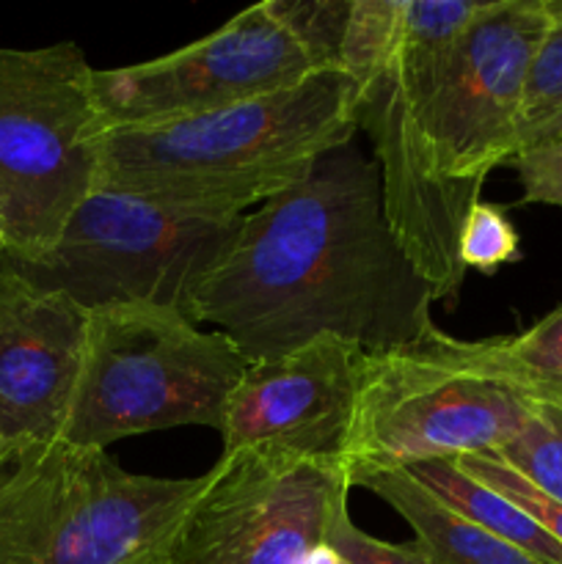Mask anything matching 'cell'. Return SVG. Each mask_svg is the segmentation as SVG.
Masks as SVG:
<instances>
[{"label": "cell", "mask_w": 562, "mask_h": 564, "mask_svg": "<svg viewBox=\"0 0 562 564\" xmlns=\"http://www.w3.org/2000/svg\"><path fill=\"white\" fill-rule=\"evenodd\" d=\"M433 303L386 224L378 163L347 143L242 215L187 314L215 325L253 364L317 336L364 352L411 345L435 328Z\"/></svg>", "instance_id": "1"}, {"label": "cell", "mask_w": 562, "mask_h": 564, "mask_svg": "<svg viewBox=\"0 0 562 564\" xmlns=\"http://www.w3.org/2000/svg\"><path fill=\"white\" fill-rule=\"evenodd\" d=\"M358 88L323 69L290 88L193 119L114 127L102 185L207 218H242L295 187L358 132Z\"/></svg>", "instance_id": "2"}, {"label": "cell", "mask_w": 562, "mask_h": 564, "mask_svg": "<svg viewBox=\"0 0 562 564\" xmlns=\"http://www.w3.org/2000/svg\"><path fill=\"white\" fill-rule=\"evenodd\" d=\"M204 485L64 438L0 441V564H163Z\"/></svg>", "instance_id": "3"}, {"label": "cell", "mask_w": 562, "mask_h": 564, "mask_svg": "<svg viewBox=\"0 0 562 564\" xmlns=\"http://www.w3.org/2000/svg\"><path fill=\"white\" fill-rule=\"evenodd\" d=\"M527 416L505 336L463 341L433 328L411 345L364 352L342 466L356 477L499 452Z\"/></svg>", "instance_id": "4"}, {"label": "cell", "mask_w": 562, "mask_h": 564, "mask_svg": "<svg viewBox=\"0 0 562 564\" xmlns=\"http://www.w3.org/2000/svg\"><path fill=\"white\" fill-rule=\"evenodd\" d=\"M75 42L0 47V229L6 257L47 253L102 185L110 124Z\"/></svg>", "instance_id": "5"}, {"label": "cell", "mask_w": 562, "mask_h": 564, "mask_svg": "<svg viewBox=\"0 0 562 564\" xmlns=\"http://www.w3.org/2000/svg\"><path fill=\"white\" fill-rule=\"evenodd\" d=\"M248 367L229 336L202 330L180 308H97L64 441L108 452L116 441L154 430H218Z\"/></svg>", "instance_id": "6"}, {"label": "cell", "mask_w": 562, "mask_h": 564, "mask_svg": "<svg viewBox=\"0 0 562 564\" xmlns=\"http://www.w3.org/2000/svg\"><path fill=\"white\" fill-rule=\"evenodd\" d=\"M485 3L402 0L389 53L356 86L358 130L372 141L386 224L435 301H455L466 270L457 259L461 226L446 207L424 143V108Z\"/></svg>", "instance_id": "7"}, {"label": "cell", "mask_w": 562, "mask_h": 564, "mask_svg": "<svg viewBox=\"0 0 562 564\" xmlns=\"http://www.w3.org/2000/svg\"><path fill=\"white\" fill-rule=\"evenodd\" d=\"M240 224L242 218L182 213L99 185L47 253L3 262L42 290L64 292L86 312L147 303L187 314L198 281L220 262Z\"/></svg>", "instance_id": "8"}, {"label": "cell", "mask_w": 562, "mask_h": 564, "mask_svg": "<svg viewBox=\"0 0 562 564\" xmlns=\"http://www.w3.org/2000/svg\"><path fill=\"white\" fill-rule=\"evenodd\" d=\"M549 22V0H488L430 94L424 143L461 231L490 171L516 158L523 88Z\"/></svg>", "instance_id": "9"}, {"label": "cell", "mask_w": 562, "mask_h": 564, "mask_svg": "<svg viewBox=\"0 0 562 564\" xmlns=\"http://www.w3.org/2000/svg\"><path fill=\"white\" fill-rule=\"evenodd\" d=\"M353 482L342 466L240 449L215 460L163 564H303Z\"/></svg>", "instance_id": "10"}, {"label": "cell", "mask_w": 562, "mask_h": 564, "mask_svg": "<svg viewBox=\"0 0 562 564\" xmlns=\"http://www.w3.org/2000/svg\"><path fill=\"white\" fill-rule=\"evenodd\" d=\"M323 69L328 66L281 14L279 0H262L174 53L97 69L94 86L114 130L213 113L290 88Z\"/></svg>", "instance_id": "11"}, {"label": "cell", "mask_w": 562, "mask_h": 564, "mask_svg": "<svg viewBox=\"0 0 562 564\" xmlns=\"http://www.w3.org/2000/svg\"><path fill=\"white\" fill-rule=\"evenodd\" d=\"M361 358L350 341L317 336L287 356L253 361L226 400L224 455L259 449L342 466Z\"/></svg>", "instance_id": "12"}, {"label": "cell", "mask_w": 562, "mask_h": 564, "mask_svg": "<svg viewBox=\"0 0 562 564\" xmlns=\"http://www.w3.org/2000/svg\"><path fill=\"white\" fill-rule=\"evenodd\" d=\"M88 317L69 295L0 262V441H58L75 402Z\"/></svg>", "instance_id": "13"}, {"label": "cell", "mask_w": 562, "mask_h": 564, "mask_svg": "<svg viewBox=\"0 0 562 564\" xmlns=\"http://www.w3.org/2000/svg\"><path fill=\"white\" fill-rule=\"evenodd\" d=\"M353 488H364L383 499L413 529V540L435 564H545L488 529L457 516L444 499L419 482L408 468H378L350 477Z\"/></svg>", "instance_id": "14"}, {"label": "cell", "mask_w": 562, "mask_h": 564, "mask_svg": "<svg viewBox=\"0 0 562 564\" xmlns=\"http://www.w3.org/2000/svg\"><path fill=\"white\" fill-rule=\"evenodd\" d=\"M408 471L428 485L439 499H444L457 516L468 518L477 527L488 529L496 538L507 540L516 549L527 551L545 564H562V545L534 521L529 512L512 505L507 496L496 494L488 485L477 482L452 460H430L411 466Z\"/></svg>", "instance_id": "15"}, {"label": "cell", "mask_w": 562, "mask_h": 564, "mask_svg": "<svg viewBox=\"0 0 562 564\" xmlns=\"http://www.w3.org/2000/svg\"><path fill=\"white\" fill-rule=\"evenodd\" d=\"M521 386L529 405L527 424L505 449L485 452V455L505 460L540 494L562 505V386L529 383V380H521Z\"/></svg>", "instance_id": "16"}, {"label": "cell", "mask_w": 562, "mask_h": 564, "mask_svg": "<svg viewBox=\"0 0 562 564\" xmlns=\"http://www.w3.org/2000/svg\"><path fill=\"white\" fill-rule=\"evenodd\" d=\"M551 22L529 66L523 88L518 149L562 113V0H549Z\"/></svg>", "instance_id": "17"}, {"label": "cell", "mask_w": 562, "mask_h": 564, "mask_svg": "<svg viewBox=\"0 0 562 564\" xmlns=\"http://www.w3.org/2000/svg\"><path fill=\"white\" fill-rule=\"evenodd\" d=\"M457 259L463 270L483 275H496L505 264L521 262V237L505 207L479 198L468 209L457 240Z\"/></svg>", "instance_id": "18"}, {"label": "cell", "mask_w": 562, "mask_h": 564, "mask_svg": "<svg viewBox=\"0 0 562 564\" xmlns=\"http://www.w3.org/2000/svg\"><path fill=\"white\" fill-rule=\"evenodd\" d=\"M463 474H468L477 482L488 485L496 494L507 496L512 505L521 507L523 512L534 518L556 543L562 545V505L560 501L549 499L545 494H540L532 482L521 477V474L512 471L505 460H499L496 455H457L450 457Z\"/></svg>", "instance_id": "19"}, {"label": "cell", "mask_w": 562, "mask_h": 564, "mask_svg": "<svg viewBox=\"0 0 562 564\" xmlns=\"http://www.w3.org/2000/svg\"><path fill=\"white\" fill-rule=\"evenodd\" d=\"M512 372L529 383L562 386V303L518 336H505Z\"/></svg>", "instance_id": "20"}, {"label": "cell", "mask_w": 562, "mask_h": 564, "mask_svg": "<svg viewBox=\"0 0 562 564\" xmlns=\"http://www.w3.org/2000/svg\"><path fill=\"white\" fill-rule=\"evenodd\" d=\"M510 165L518 171L523 202L562 209V119L529 138Z\"/></svg>", "instance_id": "21"}, {"label": "cell", "mask_w": 562, "mask_h": 564, "mask_svg": "<svg viewBox=\"0 0 562 564\" xmlns=\"http://www.w3.org/2000/svg\"><path fill=\"white\" fill-rule=\"evenodd\" d=\"M325 543L339 551L350 564H435L417 540L413 543H386V540L361 532L347 510L334 518Z\"/></svg>", "instance_id": "22"}, {"label": "cell", "mask_w": 562, "mask_h": 564, "mask_svg": "<svg viewBox=\"0 0 562 564\" xmlns=\"http://www.w3.org/2000/svg\"><path fill=\"white\" fill-rule=\"evenodd\" d=\"M303 564H350V562H347L339 551L331 549L328 543H323V545H317V549H314L306 560H303Z\"/></svg>", "instance_id": "23"}, {"label": "cell", "mask_w": 562, "mask_h": 564, "mask_svg": "<svg viewBox=\"0 0 562 564\" xmlns=\"http://www.w3.org/2000/svg\"><path fill=\"white\" fill-rule=\"evenodd\" d=\"M6 251H9V248H6V237H3V229H0V262H3Z\"/></svg>", "instance_id": "24"}, {"label": "cell", "mask_w": 562, "mask_h": 564, "mask_svg": "<svg viewBox=\"0 0 562 564\" xmlns=\"http://www.w3.org/2000/svg\"><path fill=\"white\" fill-rule=\"evenodd\" d=\"M560 119H562V113H560V116H556V119H554V121H560ZM554 121H551V124H554ZM543 130H545V127H543Z\"/></svg>", "instance_id": "25"}]
</instances>
